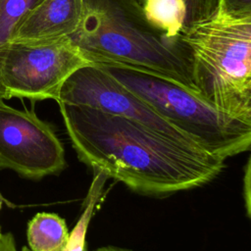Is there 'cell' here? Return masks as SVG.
I'll use <instances>...</instances> for the list:
<instances>
[{
    "mask_svg": "<svg viewBox=\"0 0 251 251\" xmlns=\"http://www.w3.org/2000/svg\"><path fill=\"white\" fill-rule=\"evenodd\" d=\"M91 65L69 38L13 42L0 58L4 100L26 98L57 102L65 81L76 70Z\"/></svg>",
    "mask_w": 251,
    "mask_h": 251,
    "instance_id": "obj_5",
    "label": "cell"
},
{
    "mask_svg": "<svg viewBox=\"0 0 251 251\" xmlns=\"http://www.w3.org/2000/svg\"><path fill=\"white\" fill-rule=\"evenodd\" d=\"M66 168L65 149L51 126L33 111L0 100V169L40 179Z\"/></svg>",
    "mask_w": 251,
    "mask_h": 251,
    "instance_id": "obj_6",
    "label": "cell"
},
{
    "mask_svg": "<svg viewBox=\"0 0 251 251\" xmlns=\"http://www.w3.org/2000/svg\"><path fill=\"white\" fill-rule=\"evenodd\" d=\"M41 0H0V58L23 17ZM0 100L4 92L0 84Z\"/></svg>",
    "mask_w": 251,
    "mask_h": 251,
    "instance_id": "obj_12",
    "label": "cell"
},
{
    "mask_svg": "<svg viewBox=\"0 0 251 251\" xmlns=\"http://www.w3.org/2000/svg\"><path fill=\"white\" fill-rule=\"evenodd\" d=\"M184 41L196 92L226 116L251 123V16L217 12Z\"/></svg>",
    "mask_w": 251,
    "mask_h": 251,
    "instance_id": "obj_3",
    "label": "cell"
},
{
    "mask_svg": "<svg viewBox=\"0 0 251 251\" xmlns=\"http://www.w3.org/2000/svg\"><path fill=\"white\" fill-rule=\"evenodd\" d=\"M108 177L102 172L93 170V178L84 201L83 211L69 236L65 251H84L86 249L85 236L90 220L104 193V186Z\"/></svg>",
    "mask_w": 251,
    "mask_h": 251,
    "instance_id": "obj_11",
    "label": "cell"
},
{
    "mask_svg": "<svg viewBox=\"0 0 251 251\" xmlns=\"http://www.w3.org/2000/svg\"><path fill=\"white\" fill-rule=\"evenodd\" d=\"M80 162L147 196H167L204 185L225 160L136 121L99 110L58 103Z\"/></svg>",
    "mask_w": 251,
    "mask_h": 251,
    "instance_id": "obj_1",
    "label": "cell"
},
{
    "mask_svg": "<svg viewBox=\"0 0 251 251\" xmlns=\"http://www.w3.org/2000/svg\"><path fill=\"white\" fill-rule=\"evenodd\" d=\"M0 251H18L14 236L10 232H2L0 229Z\"/></svg>",
    "mask_w": 251,
    "mask_h": 251,
    "instance_id": "obj_15",
    "label": "cell"
},
{
    "mask_svg": "<svg viewBox=\"0 0 251 251\" xmlns=\"http://www.w3.org/2000/svg\"><path fill=\"white\" fill-rule=\"evenodd\" d=\"M97 66L205 151L226 160L250 149L251 123L226 116L198 93L149 73Z\"/></svg>",
    "mask_w": 251,
    "mask_h": 251,
    "instance_id": "obj_4",
    "label": "cell"
},
{
    "mask_svg": "<svg viewBox=\"0 0 251 251\" xmlns=\"http://www.w3.org/2000/svg\"><path fill=\"white\" fill-rule=\"evenodd\" d=\"M57 103L86 106L107 114L125 117L172 138L197 146L97 65L82 67L69 76L60 90Z\"/></svg>",
    "mask_w": 251,
    "mask_h": 251,
    "instance_id": "obj_7",
    "label": "cell"
},
{
    "mask_svg": "<svg viewBox=\"0 0 251 251\" xmlns=\"http://www.w3.org/2000/svg\"><path fill=\"white\" fill-rule=\"evenodd\" d=\"M84 251H87V248H86V249H85V250H84Z\"/></svg>",
    "mask_w": 251,
    "mask_h": 251,
    "instance_id": "obj_18",
    "label": "cell"
},
{
    "mask_svg": "<svg viewBox=\"0 0 251 251\" xmlns=\"http://www.w3.org/2000/svg\"><path fill=\"white\" fill-rule=\"evenodd\" d=\"M22 251H29V249H27V248H26V247H24V248H23V250H22Z\"/></svg>",
    "mask_w": 251,
    "mask_h": 251,
    "instance_id": "obj_17",
    "label": "cell"
},
{
    "mask_svg": "<svg viewBox=\"0 0 251 251\" xmlns=\"http://www.w3.org/2000/svg\"><path fill=\"white\" fill-rule=\"evenodd\" d=\"M218 12L231 16H251V0H220Z\"/></svg>",
    "mask_w": 251,
    "mask_h": 251,
    "instance_id": "obj_13",
    "label": "cell"
},
{
    "mask_svg": "<svg viewBox=\"0 0 251 251\" xmlns=\"http://www.w3.org/2000/svg\"><path fill=\"white\" fill-rule=\"evenodd\" d=\"M94 251H132V250L131 249H127V248H123V247L108 245V246L98 247Z\"/></svg>",
    "mask_w": 251,
    "mask_h": 251,
    "instance_id": "obj_16",
    "label": "cell"
},
{
    "mask_svg": "<svg viewBox=\"0 0 251 251\" xmlns=\"http://www.w3.org/2000/svg\"><path fill=\"white\" fill-rule=\"evenodd\" d=\"M82 0H41L15 28L10 41L28 42L69 37L80 22Z\"/></svg>",
    "mask_w": 251,
    "mask_h": 251,
    "instance_id": "obj_8",
    "label": "cell"
},
{
    "mask_svg": "<svg viewBox=\"0 0 251 251\" xmlns=\"http://www.w3.org/2000/svg\"><path fill=\"white\" fill-rule=\"evenodd\" d=\"M69 38L93 65L149 73L196 92L190 48L151 25L136 0H82L80 22Z\"/></svg>",
    "mask_w": 251,
    "mask_h": 251,
    "instance_id": "obj_2",
    "label": "cell"
},
{
    "mask_svg": "<svg viewBox=\"0 0 251 251\" xmlns=\"http://www.w3.org/2000/svg\"><path fill=\"white\" fill-rule=\"evenodd\" d=\"M146 20L168 38L184 41L197 25L214 17L220 0H136Z\"/></svg>",
    "mask_w": 251,
    "mask_h": 251,
    "instance_id": "obj_9",
    "label": "cell"
},
{
    "mask_svg": "<svg viewBox=\"0 0 251 251\" xmlns=\"http://www.w3.org/2000/svg\"><path fill=\"white\" fill-rule=\"evenodd\" d=\"M251 168H250V159L247 160V163L245 165V169H244V176H243V198H244V202H245V209H246V213L247 216L250 217V177H251V174H250Z\"/></svg>",
    "mask_w": 251,
    "mask_h": 251,
    "instance_id": "obj_14",
    "label": "cell"
},
{
    "mask_svg": "<svg viewBox=\"0 0 251 251\" xmlns=\"http://www.w3.org/2000/svg\"><path fill=\"white\" fill-rule=\"evenodd\" d=\"M69 236L66 221L54 213H37L27 224L29 251H65Z\"/></svg>",
    "mask_w": 251,
    "mask_h": 251,
    "instance_id": "obj_10",
    "label": "cell"
}]
</instances>
